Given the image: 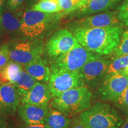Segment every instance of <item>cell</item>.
<instances>
[{"instance_id":"obj_1","label":"cell","mask_w":128,"mask_h":128,"mask_svg":"<svg viewBox=\"0 0 128 128\" xmlns=\"http://www.w3.org/2000/svg\"><path fill=\"white\" fill-rule=\"evenodd\" d=\"M78 42L91 52L110 55L118 47L124 32L122 26L98 28H70Z\"/></svg>"},{"instance_id":"obj_2","label":"cell","mask_w":128,"mask_h":128,"mask_svg":"<svg viewBox=\"0 0 128 128\" xmlns=\"http://www.w3.org/2000/svg\"><path fill=\"white\" fill-rule=\"evenodd\" d=\"M77 117L86 128H119L124 122L118 110L104 102L93 104Z\"/></svg>"},{"instance_id":"obj_3","label":"cell","mask_w":128,"mask_h":128,"mask_svg":"<svg viewBox=\"0 0 128 128\" xmlns=\"http://www.w3.org/2000/svg\"><path fill=\"white\" fill-rule=\"evenodd\" d=\"M64 16L62 12L47 13L33 9L26 11L22 18L20 35L28 39H40L52 29Z\"/></svg>"},{"instance_id":"obj_4","label":"cell","mask_w":128,"mask_h":128,"mask_svg":"<svg viewBox=\"0 0 128 128\" xmlns=\"http://www.w3.org/2000/svg\"><path fill=\"white\" fill-rule=\"evenodd\" d=\"M92 92L86 86L66 91L51 101L50 106L71 118L79 114L92 106Z\"/></svg>"},{"instance_id":"obj_5","label":"cell","mask_w":128,"mask_h":128,"mask_svg":"<svg viewBox=\"0 0 128 128\" xmlns=\"http://www.w3.org/2000/svg\"><path fill=\"white\" fill-rule=\"evenodd\" d=\"M106 56L91 52L78 44L66 54L52 60L50 67L78 72L87 62Z\"/></svg>"},{"instance_id":"obj_6","label":"cell","mask_w":128,"mask_h":128,"mask_svg":"<svg viewBox=\"0 0 128 128\" xmlns=\"http://www.w3.org/2000/svg\"><path fill=\"white\" fill-rule=\"evenodd\" d=\"M10 60L26 65L44 52L43 42L40 39L24 38L14 41L8 44Z\"/></svg>"},{"instance_id":"obj_7","label":"cell","mask_w":128,"mask_h":128,"mask_svg":"<svg viewBox=\"0 0 128 128\" xmlns=\"http://www.w3.org/2000/svg\"><path fill=\"white\" fill-rule=\"evenodd\" d=\"M50 70L48 85L52 98L70 89L86 86L78 72L55 67H50Z\"/></svg>"},{"instance_id":"obj_8","label":"cell","mask_w":128,"mask_h":128,"mask_svg":"<svg viewBox=\"0 0 128 128\" xmlns=\"http://www.w3.org/2000/svg\"><path fill=\"white\" fill-rule=\"evenodd\" d=\"M106 57L89 61L78 71L85 85L91 90L98 88L106 76L108 67L112 60L104 58Z\"/></svg>"},{"instance_id":"obj_9","label":"cell","mask_w":128,"mask_h":128,"mask_svg":"<svg viewBox=\"0 0 128 128\" xmlns=\"http://www.w3.org/2000/svg\"><path fill=\"white\" fill-rule=\"evenodd\" d=\"M79 44L73 33L67 28L55 32L48 41L45 52L51 60L65 54Z\"/></svg>"},{"instance_id":"obj_10","label":"cell","mask_w":128,"mask_h":128,"mask_svg":"<svg viewBox=\"0 0 128 128\" xmlns=\"http://www.w3.org/2000/svg\"><path fill=\"white\" fill-rule=\"evenodd\" d=\"M128 86V75L124 71L106 76L98 87L100 98L114 102Z\"/></svg>"},{"instance_id":"obj_11","label":"cell","mask_w":128,"mask_h":128,"mask_svg":"<svg viewBox=\"0 0 128 128\" xmlns=\"http://www.w3.org/2000/svg\"><path fill=\"white\" fill-rule=\"evenodd\" d=\"M124 25L118 18V12H99L86 16L82 18L75 21L70 28H98Z\"/></svg>"},{"instance_id":"obj_12","label":"cell","mask_w":128,"mask_h":128,"mask_svg":"<svg viewBox=\"0 0 128 128\" xmlns=\"http://www.w3.org/2000/svg\"><path fill=\"white\" fill-rule=\"evenodd\" d=\"M21 96L12 84L0 86V114L6 116L15 114L20 104Z\"/></svg>"},{"instance_id":"obj_13","label":"cell","mask_w":128,"mask_h":128,"mask_svg":"<svg viewBox=\"0 0 128 128\" xmlns=\"http://www.w3.org/2000/svg\"><path fill=\"white\" fill-rule=\"evenodd\" d=\"M49 106H37L21 103L17 108L18 114L26 124H45L49 112Z\"/></svg>"},{"instance_id":"obj_14","label":"cell","mask_w":128,"mask_h":128,"mask_svg":"<svg viewBox=\"0 0 128 128\" xmlns=\"http://www.w3.org/2000/svg\"><path fill=\"white\" fill-rule=\"evenodd\" d=\"M52 98L48 85L37 82L30 90L21 97L20 102L21 103L46 106Z\"/></svg>"},{"instance_id":"obj_15","label":"cell","mask_w":128,"mask_h":128,"mask_svg":"<svg viewBox=\"0 0 128 128\" xmlns=\"http://www.w3.org/2000/svg\"><path fill=\"white\" fill-rule=\"evenodd\" d=\"M121 0H88L77 10L78 16H86L107 12L114 8Z\"/></svg>"},{"instance_id":"obj_16","label":"cell","mask_w":128,"mask_h":128,"mask_svg":"<svg viewBox=\"0 0 128 128\" xmlns=\"http://www.w3.org/2000/svg\"><path fill=\"white\" fill-rule=\"evenodd\" d=\"M24 70L38 82L47 83L49 81L50 68L43 59L42 56H40L24 65Z\"/></svg>"},{"instance_id":"obj_17","label":"cell","mask_w":128,"mask_h":128,"mask_svg":"<svg viewBox=\"0 0 128 128\" xmlns=\"http://www.w3.org/2000/svg\"><path fill=\"white\" fill-rule=\"evenodd\" d=\"M22 70V65L10 60L6 66L1 69L0 81L2 84H14L18 81L20 78Z\"/></svg>"},{"instance_id":"obj_18","label":"cell","mask_w":128,"mask_h":128,"mask_svg":"<svg viewBox=\"0 0 128 128\" xmlns=\"http://www.w3.org/2000/svg\"><path fill=\"white\" fill-rule=\"evenodd\" d=\"M45 124L49 128H71V119L60 110L50 107Z\"/></svg>"},{"instance_id":"obj_19","label":"cell","mask_w":128,"mask_h":128,"mask_svg":"<svg viewBox=\"0 0 128 128\" xmlns=\"http://www.w3.org/2000/svg\"><path fill=\"white\" fill-rule=\"evenodd\" d=\"M1 24L4 31L12 34H20L22 18L12 12H3L0 16Z\"/></svg>"},{"instance_id":"obj_20","label":"cell","mask_w":128,"mask_h":128,"mask_svg":"<svg viewBox=\"0 0 128 128\" xmlns=\"http://www.w3.org/2000/svg\"><path fill=\"white\" fill-rule=\"evenodd\" d=\"M37 82L38 81L36 80L30 76L25 70H23L18 81L13 85L22 97L30 90Z\"/></svg>"},{"instance_id":"obj_21","label":"cell","mask_w":128,"mask_h":128,"mask_svg":"<svg viewBox=\"0 0 128 128\" xmlns=\"http://www.w3.org/2000/svg\"><path fill=\"white\" fill-rule=\"evenodd\" d=\"M33 9L47 13L61 12L58 0H41L33 6Z\"/></svg>"},{"instance_id":"obj_22","label":"cell","mask_w":128,"mask_h":128,"mask_svg":"<svg viewBox=\"0 0 128 128\" xmlns=\"http://www.w3.org/2000/svg\"><path fill=\"white\" fill-rule=\"evenodd\" d=\"M128 66V55L113 59L108 67L106 76L123 71Z\"/></svg>"},{"instance_id":"obj_23","label":"cell","mask_w":128,"mask_h":128,"mask_svg":"<svg viewBox=\"0 0 128 128\" xmlns=\"http://www.w3.org/2000/svg\"><path fill=\"white\" fill-rule=\"evenodd\" d=\"M128 55V29L123 32L118 47L111 54L112 60L121 56Z\"/></svg>"},{"instance_id":"obj_24","label":"cell","mask_w":128,"mask_h":128,"mask_svg":"<svg viewBox=\"0 0 128 128\" xmlns=\"http://www.w3.org/2000/svg\"><path fill=\"white\" fill-rule=\"evenodd\" d=\"M61 12L64 15L76 12L80 8V3L78 0H58Z\"/></svg>"},{"instance_id":"obj_25","label":"cell","mask_w":128,"mask_h":128,"mask_svg":"<svg viewBox=\"0 0 128 128\" xmlns=\"http://www.w3.org/2000/svg\"><path fill=\"white\" fill-rule=\"evenodd\" d=\"M112 103L118 108L128 114V86Z\"/></svg>"},{"instance_id":"obj_26","label":"cell","mask_w":128,"mask_h":128,"mask_svg":"<svg viewBox=\"0 0 128 128\" xmlns=\"http://www.w3.org/2000/svg\"><path fill=\"white\" fill-rule=\"evenodd\" d=\"M118 16L121 23L128 26V0H124L118 10Z\"/></svg>"},{"instance_id":"obj_27","label":"cell","mask_w":128,"mask_h":128,"mask_svg":"<svg viewBox=\"0 0 128 128\" xmlns=\"http://www.w3.org/2000/svg\"><path fill=\"white\" fill-rule=\"evenodd\" d=\"M10 60L8 44H4L0 47V70L6 66Z\"/></svg>"},{"instance_id":"obj_28","label":"cell","mask_w":128,"mask_h":128,"mask_svg":"<svg viewBox=\"0 0 128 128\" xmlns=\"http://www.w3.org/2000/svg\"><path fill=\"white\" fill-rule=\"evenodd\" d=\"M24 0H7V5L12 10H17L22 6Z\"/></svg>"},{"instance_id":"obj_29","label":"cell","mask_w":128,"mask_h":128,"mask_svg":"<svg viewBox=\"0 0 128 128\" xmlns=\"http://www.w3.org/2000/svg\"><path fill=\"white\" fill-rule=\"evenodd\" d=\"M71 128H86L80 122L77 116H74L71 119Z\"/></svg>"},{"instance_id":"obj_30","label":"cell","mask_w":128,"mask_h":128,"mask_svg":"<svg viewBox=\"0 0 128 128\" xmlns=\"http://www.w3.org/2000/svg\"><path fill=\"white\" fill-rule=\"evenodd\" d=\"M18 128H49L45 124H26L24 125L21 126Z\"/></svg>"},{"instance_id":"obj_31","label":"cell","mask_w":128,"mask_h":128,"mask_svg":"<svg viewBox=\"0 0 128 128\" xmlns=\"http://www.w3.org/2000/svg\"><path fill=\"white\" fill-rule=\"evenodd\" d=\"M0 128H8V124L4 116L0 114Z\"/></svg>"},{"instance_id":"obj_32","label":"cell","mask_w":128,"mask_h":128,"mask_svg":"<svg viewBox=\"0 0 128 128\" xmlns=\"http://www.w3.org/2000/svg\"><path fill=\"white\" fill-rule=\"evenodd\" d=\"M119 128H128V118L123 122Z\"/></svg>"},{"instance_id":"obj_33","label":"cell","mask_w":128,"mask_h":128,"mask_svg":"<svg viewBox=\"0 0 128 128\" xmlns=\"http://www.w3.org/2000/svg\"><path fill=\"white\" fill-rule=\"evenodd\" d=\"M4 1L5 0H0V13H1L2 10L3 6H4Z\"/></svg>"},{"instance_id":"obj_34","label":"cell","mask_w":128,"mask_h":128,"mask_svg":"<svg viewBox=\"0 0 128 128\" xmlns=\"http://www.w3.org/2000/svg\"><path fill=\"white\" fill-rule=\"evenodd\" d=\"M78 1H80V7H81L82 6H84V4H86V3L87 2L88 0H78Z\"/></svg>"},{"instance_id":"obj_35","label":"cell","mask_w":128,"mask_h":128,"mask_svg":"<svg viewBox=\"0 0 128 128\" xmlns=\"http://www.w3.org/2000/svg\"><path fill=\"white\" fill-rule=\"evenodd\" d=\"M4 28H2V24H1V18H0V35L1 34V33H2V32L4 31Z\"/></svg>"},{"instance_id":"obj_36","label":"cell","mask_w":128,"mask_h":128,"mask_svg":"<svg viewBox=\"0 0 128 128\" xmlns=\"http://www.w3.org/2000/svg\"><path fill=\"white\" fill-rule=\"evenodd\" d=\"M123 71H124L125 74H126L128 75V66L126 67V68L124 69V70Z\"/></svg>"},{"instance_id":"obj_37","label":"cell","mask_w":128,"mask_h":128,"mask_svg":"<svg viewBox=\"0 0 128 128\" xmlns=\"http://www.w3.org/2000/svg\"><path fill=\"white\" fill-rule=\"evenodd\" d=\"M36 1H38V2H39V1H41V0H36Z\"/></svg>"},{"instance_id":"obj_38","label":"cell","mask_w":128,"mask_h":128,"mask_svg":"<svg viewBox=\"0 0 128 128\" xmlns=\"http://www.w3.org/2000/svg\"><path fill=\"white\" fill-rule=\"evenodd\" d=\"M0 73H1V70H0ZM0 82H1V81H0Z\"/></svg>"}]
</instances>
